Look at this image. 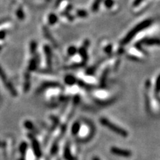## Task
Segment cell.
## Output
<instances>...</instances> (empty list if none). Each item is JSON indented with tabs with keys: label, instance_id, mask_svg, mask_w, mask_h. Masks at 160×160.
Listing matches in <instances>:
<instances>
[{
	"label": "cell",
	"instance_id": "13",
	"mask_svg": "<svg viewBox=\"0 0 160 160\" xmlns=\"http://www.w3.org/2000/svg\"><path fill=\"white\" fill-rule=\"evenodd\" d=\"M37 59H33L32 61L30 62V65H29V69L31 71H33L37 68Z\"/></svg>",
	"mask_w": 160,
	"mask_h": 160
},
{
	"label": "cell",
	"instance_id": "2",
	"mask_svg": "<svg viewBox=\"0 0 160 160\" xmlns=\"http://www.w3.org/2000/svg\"><path fill=\"white\" fill-rule=\"evenodd\" d=\"M99 121L100 122L102 123V125H104L106 128H108L110 129L113 132H114V133L122 136V137H128V132L126 131L125 130L122 129L120 127H118V126L116 125L115 124L112 123L111 121H109L108 119H105V118H101Z\"/></svg>",
	"mask_w": 160,
	"mask_h": 160
},
{
	"label": "cell",
	"instance_id": "21",
	"mask_svg": "<svg viewBox=\"0 0 160 160\" xmlns=\"http://www.w3.org/2000/svg\"><path fill=\"white\" fill-rule=\"evenodd\" d=\"M37 50V43L32 42L31 43V51L34 52Z\"/></svg>",
	"mask_w": 160,
	"mask_h": 160
},
{
	"label": "cell",
	"instance_id": "20",
	"mask_svg": "<svg viewBox=\"0 0 160 160\" xmlns=\"http://www.w3.org/2000/svg\"><path fill=\"white\" fill-rule=\"evenodd\" d=\"M57 150H58V147H57V145L55 144V145H53V147H52V148H51V153H52V154H53V153L54 154L57 151Z\"/></svg>",
	"mask_w": 160,
	"mask_h": 160
},
{
	"label": "cell",
	"instance_id": "24",
	"mask_svg": "<svg viewBox=\"0 0 160 160\" xmlns=\"http://www.w3.org/2000/svg\"><path fill=\"white\" fill-rule=\"evenodd\" d=\"M93 160H100V159L98 157H93Z\"/></svg>",
	"mask_w": 160,
	"mask_h": 160
},
{
	"label": "cell",
	"instance_id": "9",
	"mask_svg": "<svg viewBox=\"0 0 160 160\" xmlns=\"http://www.w3.org/2000/svg\"><path fill=\"white\" fill-rule=\"evenodd\" d=\"M27 149H28V144L26 143L25 142H23L19 146L20 153H21L22 155H25V153H26V151H27Z\"/></svg>",
	"mask_w": 160,
	"mask_h": 160
},
{
	"label": "cell",
	"instance_id": "3",
	"mask_svg": "<svg viewBox=\"0 0 160 160\" xmlns=\"http://www.w3.org/2000/svg\"><path fill=\"white\" fill-rule=\"evenodd\" d=\"M111 151L112 153L114 155L119 156V157H130L132 155V153L128 150H124L121 148H118L116 147H112L111 148Z\"/></svg>",
	"mask_w": 160,
	"mask_h": 160
},
{
	"label": "cell",
	"instance_id": "18",
	"mask_svg": "<svg viewBox=\"0 0 160 160\" xmlns=\"http://www.w3.org/2000/svg\"><path fill=\"white\" fill-rule=\"evenodd\" d=\"M25 126L26 128H28L29 130H32L33 128V123H32L31 122H30V121H26L25 122Z\"/></svg>",
	"mask_w": 160,
	"mask_h": 160
},
{
	"label": "cell",
	"instance_id": "8",
	"mask_svg": "<svg viewBox=\"0 0 160 160\" xmlns=\"http://www.w3.org/2000/svg\"><path fill=\"white\" fill-rule=\"evenodd\" d=\"M45 53L46 57H47V62H48V64L50 65H51V51L48 46H45Z\"/></svg>",
	"mask_w": 160,
	"mask_h": 160
},
{
	"label": "cell",
	"instance_id": "17",
	"mask_svg": "<svg viewBox=\"0 0 160 160\" xmlns=\"http://www.w3.org/2000/svg\"><path fill=\"white\" fill-rule=\"evenodd\" d=\"M79 53H80V55L82 56V57L83 58V59L87 60L88 56H87V53H86L85 49L84 48H81L79 50Z\"/></svg>",
	"mask_w": 160,
	"mask_h": 160
},
{
	"label": "cell",
	"instance_id": "12",
	"mask_svg": "<svg viewBox=\"0 0 160 160\" xmlns=\"http://www.w3.org/2000/svg\"><path fill=\"white\" fill-rule=\"evenodd\" d=\"M155 92L157 93H159L160 92V74L158 76L157 81H156L155 85Z\"/></svg>",
	"mask_w": 160,
	"mask_h": 160
},
{
	"label": "cell",
	"instance_id": "5",
	"mask_svg": "<svg viewBox=\"0 0 160 160\" xmlns=\"http://www.w3.org/2000/svg\"><path fill=\"white\" fill-rule=\"evenodd\" d=\"M142 44L146 45H160V39L159 38H145L142 40Z\"/></svg>",
	"mask_w": 160,
	"mask_h": 160
},
{
	"label": "cell",
	"instance_id": "19",
	"mask_svg": "<svg viewBox=\"0 0 160 160\" xmlns=\"http://www.w3.org/2000/svg\"><path fill=\"white\" fill-rule=\"evenodd\" d=\"M77 15L80 17H85L88 16V13L85 11H82V10H81V11H79L77 12Z\"/></svg>",
	"mask_w": 160,
	"mask_h": 160
},
{
	"label": "cell",
	"instance_id": "7",
	"mask_svg": "<svg viewBox=\"0 0 160 160\" xmlns=\"http://www.w3.org/2000/svg\"><path fill=\"white\" fill-rule=\"evenodd\" d=\"M80 128H81V125H80V124L78 122L73 123V125H72V128H71L72 133H73V135H77L79 132Z\"/></svg>",
	"mask_w": 160,
	"mask_h": 160
},
{
	"label": "cell",
	"instance_id": "4",
	"mask_svg": "<svg viewBox=\"0 0 160 160\" xmlns=\"http://www.w3.org/2000/svg\"><path fill=\"white\" fill-rule=\"evenodd\" d=\"M29 139H31L32 141V146H33V151H34L35 156L37 157H41L42 152H41V149H40L39 142H37V140L34 139L32 135H29Z\"/></svg>",
	"mask_w": 160,
	"mask_h": 160
},
{
	"label": "cell",
	"instance_id": "23",
	"mask_svg": "<svg viewBox=\"0 0 160 160\" xmlns=\"http://www.w3.org/2000/svg\"><path fill=\"white\" fill-rule=\"evenodd\" d=\"M111 49H112V48H111V46H108V48L105 49V51L107 52L108 53H111Z\"/></svg>",
	"mask_w": 160,
	"mask_h": 160
},
{
	"label": "cell",
	"instance_id": "22",
	"mask_svg": "<svg viewBox=\"0 0 160 160\" xmlns=\"http://www.w3.org/2000/svg\"><path fill=\"white\" fill-rule=\"evenodd\" d=\"M142 1H143V0H135L134 2H133V6H134V7H136V6L139 5V4L141 3Z\"/></svg>",
	"mask_w": 160,
	"mask_h": 160
},
{
	"label": "cell",
	"instance_id": "14",
	"mask_svg": "<svg viewBox=\"0 0 160 160\" xmlns=\"http://www.w3.org/2000/svg\"><path fill=\"white\" fill-rule=\"evenodd\" d=\"M102 0H95L94 3H93V6H92V11H93V12L97 11L98 8H99V5L100 2H101Z\"/></svg>",
	"mask_w": 160,
	"mask_h": 160
},
{
	"label": "cell",
	"instance_id": "16",
	"mask_svg": "<svg viewBox=\"0 0 160 160\" xmlns=\"http://www.w3.org/2000/svg\"><path fill=\"white\" fill-rule=\"evenodd\" d=\"M114 2L113 0H105V5L108 8H111V7H113Z\"/></svg>",
	"mask_w": 160,
	"mask_h": 160
},
{
	"label": "cell",
	"instance_id": "6",
	"mask_svg": "<svg viewBox=\"0 0 160 160\" xmlns=\"http://www.w3.org/2000/svg\"><path fill=\"white\" fill-rule=\"evenodd\" d=\"M65 82L68 85H73L77 82V79H75L74 77H73L71 75L66 76L65 78Z\"/></svg>",
	"mask_w": 160,
	"mask_h": 160
},
{
	"label": "cell",
	"instance_id": "25",
	"mask_svg": "<svg viewBox=\"0 0 160 160\" xmlns=\"http://www.w3.org/2000/svg\"><path fill=\"white\" fill-rule=\"evenodd\" d=\"M19 160H25V159H23V158H21V159H19Z\"/></svg>",
	"mask_w": 160,
	"mask_h": 160
},
{
	"label": "cell",
	"instance_id": "1",
	"mask_svg": "<svg viewBox=\"0 0 160 160\" xmlns=\"http://www.w3.org/2000/svg\"><path fill=\"white\" fill-rule=\"evenodd\" d=\"M151 24H152V20L151 19L144 20V21L138 24L136 27H134L133 29H132V31H131L128 33L125 38H124L122 41V45H127L128 43H129L130 42H131V40L133 39V37H134L137 33H139V32L143 31L144 29L148 28L149 26L151 25Z\"/></svg>",
	"mask_w": 160,
	"mask_h": 160
},
{
	"label": "cell",
	"instance_id": "11",
	"mask_svg": "<svg viewBox=\"0 0 160 160\" xmlns=\"http://www.w3.org/2000/svg\"><path fill=\"white\" fill-rule=\"evenodd\" d=\"M48 22L51 25H54L57 22V17L55 14H51L49 16Z\"/></svg>",
	"mask_w": 160,
	"mask_h": 160
},
{
	"label": "cell",
	"instance_id": "26",
	"mask_svg": "<svg viewBox=\"0 0 160 160\" xmlns=\"http://www.w3.org/2000/svg\"><path fill=\"white\" fill-rule=\"evenodd\" d=\"M0 145H1V143H0Z\"/></svg>",
	"mask_w": 160,
	"mask_h": 160
},
{
	"label": "cell",
	"instance_id": "10",
	"mask_svg": "<svg viewBox=\"0 0 160 160\" xmlns=\"http://www.w3.org/2000/svg\"><path fill=\"white\" fill-rule=\"evenodd\" d=\"M65 158L68 160H75L74 158L72 157L71 153H70V151L68 149V148H66L65 151Z\"/></svg>",
	"mask_w": 160,
	"mask_h": 160
},
{
	"label": "cell",
	"instance_id": "15",
	"mask_svg": "<svg viewBox=\"0 0 160 160\" xmlns=\"http://www.w3.org/2000/svg\"><path fill=\"white\" fill-rule=\"evenodd\" d=\"M68 54L70 56H73L77 53V49L75 47H73V46H71V47H70L68 50Z\"/></svg>",
	"mask_w": 160,
	"mask_h": 160
}]
</instances>
